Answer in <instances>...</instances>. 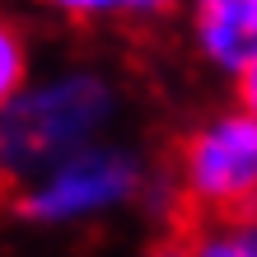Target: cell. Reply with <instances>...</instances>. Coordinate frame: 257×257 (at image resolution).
<instances>
[{
    "mask_svg": "<svg viewBox=\"0 0 257 257\" xmlns=\"http://www.w3.org/2000/svg\"><path fill=\"white\" fill-rule=\"evenodd\" d=\"M122 94L112 75L98 66H66L52 75H33L19 94L5 98L0 117V159L19 183L42 164L94 145L112 131Z\"/></svg>",
    "mask_w": 257,
    "mask_h": 257,
    "instance_id": "cell-1",
    "label": "cell"
},
{
    "mask_svg": "<svg viewBox=\"0 0 257 257\" xmlns=\"http://www.w3.org/2000/svg\"><path fill=\"white\" fill-rule=\"evenodd\" d=\"M150 187V173L136 150L103 136L70 155L42 164L14 183V210L33 229H84L136 206Z\"/></svg>",
    "mask_w": 257,
    "mask_h": 257,
    "instance_id": "cell-2",
    "label": "cell"
},
{
    "mask_svg": "<svg viewBox=\"0 0 257 257\" xmlns=\"http://www.w3.org/2000/svg\"><path fill=\"white\" fill-rule=\"evenodd\" d=\"M169 178L187 215H257V112L238 98L201 112L178 131Z\"/></svg>",
    "mask_w": 257,
    "mask_h": 257,
    "instance_id": "cell-3",
    "label": "cell"
},
{
    "mask_svg": "<svg viewBox=\"0 0 257 257\" xmlns=\"http://www.w3.org/2000/svg\"><path fill=\"white\" fill-rule=\"evenodd\" d=\"M187 52L215 75H234L257 52V0H183Z\"/></svg>",
    "mask_w": 257,
    "mask_h": 257,
    "instance_id": "cell-4",
    "label": "cell"
},
{
    "mask_svg": "<svg viewBox=\"0 0 257 257\" xmlns=\"http://www.w3.org/2000/svg\"><path fill=\"white\" fill-rule=\"evenodd\" d=\"M164 257H257V215H192Z\"/></svg>",
    "mask_w": 257,
    "mask_h": 257,
    "instance_id": "cell-5",
    "label": "cell"
},
{
    "mask_svg": "<svg viewBox=\"0 0 257 257\" xmlns=\"http://www.w3.org/2000/svg\"><path fill=\"white\" fill-rule=\"evenodd\" d=\"M33 80V52H28V38L14 24L0 28V94H19V89Z\"/></svg>",
    "mask_w": 257,
    "mask_h": 257,
    "instance_id": "cell-6",
    "label": "cell"
},
{
    "mask_svg": "<svg viewBox=\"0 0 257 257\" xmlns=\"http://www.w3.org/2000/svg\"><path fill=\"white\" fill-rule=\"evenodd\" d=\"M47 14L66 24H103V19H126V0H38Z\"/></svg>",
    "mask_w": 257,
    "mask_h": 257,
    "instance_id": "cell-7",
    "label": "cell"
},
{
    "mask_svg": "<svg viewBox=\"0 0 257 257\" xmlns=\"http://www.w3.org/2000/svg\"><path fill=\"white\" fill-rule=\"evenodd\" d=\"M234 98L243 103L248 112H257V52L248 56V66L234 75Z\"/></svg>",
    "mask_w": 257,
    "mask_h": 257,
    "instance_id": "cell-8",
    "label": "cell"
}]
</instances>
